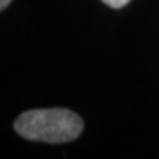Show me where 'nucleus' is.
Wrapping results in <instances>:
<instances>
[{
    "label": "nucleus",
    "mask_w": 159,
    "mask_h": 159,
    "mask_svg": "<svg viewBox=\"0 0 159 159\" xmlns=\"http://www.w3.org/2000/svg\"><path fill=\"white\" fill-rule=\"evenodd\" d=\"M15 132L26 140L44 143H68L83 132V120L68 109H33L20 115Z\"/></svg>",
    "instance_id": "obj_1"
},
{
    "label": "nucleus",
    "mask_w": 159,
    "mask_h": 159,
    "mask_svg": "<svg viewBox=\"0 0 159 159\" xmlns=\"http://www.w3.org/2000/svg\"><path fill=\"white\" fill-rule=\"evenodd\" d=\"M10 2L11 0H0V11H2L3 8H7V7L10 5Z\"/></svg>",
    "instance_id": "obj_3"
},
{
    "label": "nucleus",
    "mask_w": 159,
    "mask_h": 159,
    "mask_svg": "<svg viewBox=\"0 0 159 159\" xmlns=\"http://www.w3.org/2000/svg\"><path fill=\"white\" fill-rule=\"evenodd\" d=\"M106 5L112 7V8H122V7H125L130 0H102Z\"/></svg>",
    "instance_id": "obj_2"
}]
</instances>
